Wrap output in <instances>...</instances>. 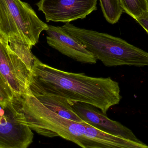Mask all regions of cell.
<instances>
[{"mask_svg": "<svg viewBox=\"0 0 148 148\" xmlns=\"http://www.w3.org/2000/svg\"><path fill=\"white\" fill-rule=\"evenodd\" d=\"M29 89L34 95L55 96L69 101L90 104L106 114L122 98L119 83L110 77L62 71L42 63L36 56Z\"/></svg>", "mask_w": 148, "mask_h": 148, "instance_id": "6da1fadb", "label": "cell"}, {"mask_svg": "<svg viewBox=\"0 0 148 148\" xmlns=\"http://www.w3.org/2000/svg\"><path fill=\"white\" fill-rule=\"evenodd\" d=\"M24 112L30 129L46 137L60 136L82 148H148L139 143L102 132L85 122L66 119L49 109L28 90Z\"/></svg>", "mask_w": 148, "mask_h": 148, "instance_id": "7a4b0ae2", "label": "cell"}, {"mask_svg": "<svg viewBox=\"0 0 148 148\" xmlns=\"http://www.w3.org/2000/svg\"><path fill=\"white\" fill-rule=\"evenodd\" d=\"M61 27L106 66H148V53L125 40L105 33L77 27L69 23Z\"/></svg>", "mask_w": 148, "mask_h": 148, "instance_id": "3957f363", "label": "cell"}, {"mask_svg": "<svg viewBox=\"0 0 148 148\" xmlns=\"http://www.w3.org/2000/svg\"><path fill=\"white\" fill-rule=\"evenodd\" d=\"M48 25L38 17L27 3L0 0V35L7 40L22 42L32 48Z\"/></svg>", "mask_w": 148, "mask_h": 148, "instance_id": "277c9868", "label": "cell"}, {"mask_svg": "<svg viewBox=\"0 0 148 148\" xmlns=\"http://www.w3.org/2000/svg\"><path fill=\"white\" fill-rule=\"evenodd\" d=\"M23 95H15L11 101L0 103V147L28 148L34 134L27 124Z\"/></svg>", "mask_w": 148, "mask_h": 148, "instance_id": "5b68a950", "label": "cell"}, {"mask_svg": "<svg viewBox=\"0 0 148 148\" xmlns=\"http://www.w3.org/2000/svg\"><path fill=\"white\" fill-rule=\"evenodd\" d=\"M97 0H40L36 5L47 22L70 23L86 18L97 10Z\"/></svg>", "mask_w": 148, "mask_h": 148, "instance_id": "8992f818", "label": "cell"}, {"mask_svg": "<svg viewBox=\"0 0 148 148\" xmlns=\"http://www.w3.org/2000/svg\"><path fill=\"white\" fill-rule=\"evenodd\" d=\"M0 73L16 95H23L29 88L31 70L10 49L0 35Z\"/></svg>", "mask_w": 148, "mask_h": 148, "instance_id": "52a82bcc", "label": "cell"}, {"mask_svg": "<svg viewBox=\"0 0 148 148\" xmlns=\"http://www.w3.org/2000/svg\"><path fill=\"white\" fill-rule=\"evenodd\" d=\"M78 116L86 123L109 134L142 143L130 129L109 118L99 109L83 103L69 101Z\"/></svg>", "mask_w": 148, "mask_h": 148, "instance_id": "ba28073f", "label": "cell"}, {"mask_svg": "<svg viewBox=\"0 0 148 148\" xmlns=\"http://www.w3.org/2000/svg\"><path fill=\"white\" fill-rule=\"evenodd\" d=\"M47 43L51 47L77 62L83 64H96L95 56L61 27L48 25L46 30Z\"/></svg>", "mask_w": 148, "mask_h": 148, "instance_id": "9c48e42d", "label": "cell"}, {"mask_svg": "<svg viewBox=\"0 0 148 148\" xmlns=\"http://www.w3.org/2000/svg\"><path fill=\"white\" fill-rule=\"evenodd\" d=\"M33 95L45 107L59 115L77 122H84L76 114L70 102L66 99L50 95Z\"/></svg>", "mask_w": 148, "mask_h": 148, "instance_id": "30bf717a", "label": "cell"}, {"mask_svg": "<svg viewBox=\"0 0 148 148\" xmlns=\"http://www.w3.org/2000/svg\"><path fill=\"white\" fill-rule=\"evenodd\" d=\"M100 5L108 22L112 24L118 22L123 12L120 0H100Z\"/></svg>", "mask_w": 148, "mask_h": 148, "instance_id": "8fae6325", "label": "cell"}, {"mask_svg": "<svg viewBox=\"0 0 148 148\" xmlns=\"http://www.w3.org/2000/svg\"><path fill=\"white\" fill-rule=\"evenodd\" d=\"M123 11L135 20L148 14V0H120Z\"/></svg>", "mask_w": 148, "mask_h": 148, "instance_id": "7c38bea8", "label": "cell"}, {"mask_svg": "<svg viewBox=\"0 0 148 148\" xmlns=\"http://www.w3.org/2000/svg\"><path fill=\"white\" fill-rule=\"evenodd\" d=\"M7 40L10 49L21 59L28 68L31 70L35 57L31 52L32 48L20 41L14 40Z\"/></svg>", "mask_w": 148, "mask_h": 148, "instance_id": "4fadbf2b", "label": "cell"}, {"mask_svg": "<svg viewBox=\"0 0 148 148\" xmlns=\"http://www.w3.org/2000/svg\"><path fill=\"white\" fill-rule=\"evenodd\" d=\"M15 95L6 79L0 73V103L11 101Z\"/></svg>", "mask_w": 148, "mask_h": 148, "instance_id": "5bb4252c", "label": "cell"}, {"mask_svg": "<svg viewBox=\"0 0 148 148\" xmlns=\"http://www.w3.org/2000/svg\"><path fill=\"white\" fill-rule=\"evenodd\" d=\"M136 21L143 27L148 34V14L137 18Z\"/></svg>", "mask_w": 148, "mask_h": 148, "instance_id": "9a60e30c", "label": "cell"}, {"mask_svg": "<svg viewBox=\"0 0 148 148\" xmlns=\"http://www.w3.org/2000/svg\"><path fill=\"white\" fill-rule=\"evenodd\" d=\"M0 148H2V147H0Z\"/></svg>", "mask_w": 148, "mask_h": 148, "instance_id": "2e32d148", "label": "cell"}]
</instances>
